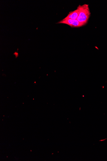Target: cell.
<instances>
[{
    "instance_id": "cell-1",
    "label": "cell",
    "mask_w": 107,
    "mask_h": 161,
    "mask_svg": "<svg viewBox=\"0 0 107 161\" xmlns=\"http://www.w3.org/2000/svg\"><path fill=\"white\" fill-rule=\"evenodd\" d=\"M79 9V14L77 20L83 26L86 25L90 15L89 5L84 4L79 5L78 7Z\"/></svg>"
},
{
    "instance_id": "cell-2",
    "label": "cell",
    "mask_w": 107,
    "mask_h": 161,
    "mask_svg": "<svg viewBox=\"0 0 107 161\" xmlns=\"http://www.w3.org/2000/svg\"><path fill=\"white\" fill-rule=\"evenodd\" d=\"M57 23L66 24L69 25L72 27H79L83 26L77 19H63Z\"/></svg>"
},
{
    "instance_id": "cell-3",
    "label": "cell",
    "mask_w": 107,
    "mask_h": 161,
    "mask_svg": "<svg viewBox=\"0 0 107 161\" xmlns=\"http://www.w3.org/2000/svg\"><path fill=\"white\" fill-rule=\"evenodd\" d=\"M79 9L78 8L75 10L70 12L68 15L64 19H71L72 20L77 19L79 14Z\"/></svg>"
}]
</instances>
